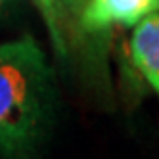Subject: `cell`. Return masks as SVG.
I'll use <instances>...</instances> for the list:
<instances>
[{
	"label": "cell",
	"mask_w": 159,
	"mask_h": 159,
	"mask_svg": "<svg viewBox=\"0 0 159 159\" xmlns=\"http://www.w3.org/2000/svg\"><path fill=\"white\" fill-rule=\"evenodd\" d=\"M8 4H10V0H0V16H2V12L6 10Z\"/></svg>",
	"instance_id": "8992f818"
},
{
	"label": "cell",
	"mask_w": 159,
	"mask_h": 159,
	"mask_svg": "<svg viewBox=\"0 0 159 159\" xmlns=\"http://www.w3.org/2000/svg\"><path fill=\"white\" fill-rule=\"evenodd\" d=\"M132 60L159 92V14H148L138 21L132 35Z\"/></svg>",
	"instance_id": "3957f363"
},
{
	"label": "cell",
	"mask_w": 159,
	"mask_h": 159,
	"mask_svg": "<svg viewBox=\"0 0 159 159\" xmlns=\"http://www.w3.org/2000/svg\"><path fill=\"white\" fill-rule=\"evenodd\" d=\"M159 8V0H86L79 14L84 31L100 33L113 23L134 25Z\"/></svg>",
	"instance_id": "7a4b0ae2"
},
{
	"label": "cell",
	"mask_w": 159,
	"mask_h": 159,
	"mask_svg": "<svg viewBox=\"0 0 159 159\" xmlns=\"http://www.w3.org/2000/svg\"><path fill=\"white\" fill-rule=\"evenodd\" d=\"M54 84L46 56L33 37L0 42V152L25 157L52 113Z\"/></svg>",
	"instance_id": "6da1fadb"
},
{
	"label": "cell",
	"mask_w": 159,
	"mask_h": 159,
	"mask_svg": "<svg viewBox=\"0 0 159 159\" xmlns=\"http://www.w3.org/2000/svg\"><path fill=\"white\" fill-rule=\"evenodd\" d=\"M31 2L35 4L46 23L56 52L63 58L67 54V8L63 0H31Z\"/></svg>",
	"instance_id": "277c9868"
},
{
	"label": "cell",
	"mask_w": 159,
	"mask_h": 159,
	"mask_svg": "<svg viewBox=\"0 0 159 159\" xmlns=\"http://www.w3.org/2000/svg\"><path fill=\"white\" fill-rule=\"evenodd\" d=\"M63 4H65V8L69 10L73 16H77V17H79L81 10H83V8H84V4H86V0H63Z\"/></svg>",
	"instance_id": "5b68a950"
}]
</instances>
